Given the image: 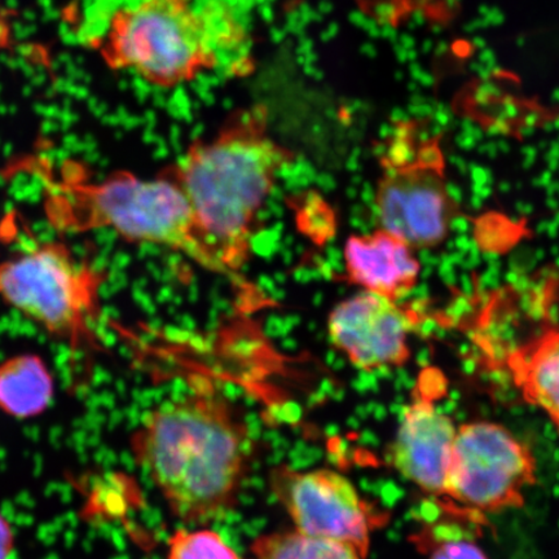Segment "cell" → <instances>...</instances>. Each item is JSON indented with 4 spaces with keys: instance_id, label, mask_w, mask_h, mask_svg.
Returning <instances> with one entry per match:
<instances>
[{
    "instance_id": "cell-4",
    "label": "cell",
    "mask_w": 559,
    "mask_h": 559,
    "mask_svg": "<svg viewBox=\"0 0 559 559\" xmlns=\"http://www.w3.org/2000/svg\"><path fill=\"white\" fill-rule=\"evenodd\" d=\"M45 212L62 234L108 230L131 243L178 251L216 274L228 272L209 243L191 202L169 174L142 179L120 171L100 180L45 177Z\"/></svg>"
},
{
    "instance_id": "cell-14",
    "label": "cell",
    "mask_w": 559,
    "mask_h": 559,
    "mask_svg": "<svg viewBox=\"0 0 559 559\" xmlns=\"http://www.w3.org/2000/svg\"><path fill=\"white\" fill-rule=\"evenodd\" d=\"M254 559H365L358 551L337 542L283 531L258 537L251 544Z\"/></svg>"
},
{
    "instance_id": "cell-13",
    "label": "cell",
    "mask_w": 559,
    "mask_h": 559,
    "mask_svg": "<svg viewBox=\"0 0 559 559\" xmlns=\"http://www.w3.org/2000/svg\"><path fill=\"white\" fill-rule=\"evenodd\" d=\"M55 395V380L37 354H19L0 362V411L25 419L45 414Z\"/></svg>"
},
{
    "instance_id": "cell-11",
    "label": "cell",
    "mask_w": 559,
    "mask_h": 559,
    "mask_svg": "<svg viewBox=\"0 0 559 559\" xmlns=\"http://www.w3.org/2000/svg\"><path fill=\"white\" fill-rule=\"evenodd\" d=\"M344 258L349 284L395 302L411 295L421 274L415 249L381 228L349 236Z\"/></svg>"
},
{
    "instance_id": "cell-10",
    "label": "cell",
    "mask_w": 559,
    "mask_h": 559,
    "mask_svg": "<svg viewBox=\"0 0 559 559\" xmlns=\"http://www.w3.org/2000/svg\"><path fill=\"white\" fill-rule=\"evenodd\" d=\"M419 323L415 307L361 292L334 307L328 334L355 368L370 373L409 360V337Z\"/></svg>"
},
{
    "instance_id": "cell-15",
    "label": "cell",
    "mask_w": 559,
    "mask_h": 559,
    "mask_svg": "<svg viewBox=\"0 0 559 559\" xmlns=\"http://www.w3.org/2000/svg\"><path fill=\"white\" fill-rule=\"evenodd\" d=\"M167 559H243L214 531H177L169 543Z\"/></svg>"
},
{
    "instance_id": "cell-5",
    "label": "cell",
    "mask_w": 559,
    "mask_h": 559,
    "mask_svg": "<svg viewBox=\"0 0 559 559\" xmlns=\"http://www.w3.org/2000/svg\"><path fill=\"white\" fill-rule=\"evenodd\" d=\"M104 271L66 243L41 241L0 262V300L73 355L102 345Z\"/></svg>"
},
{
    "instance_id": "cell-12",
    "label": "cell",
    "mask_w": 559,
    "mask_h": 559,
    "mask_svg": "<svg viewBox=\"0 0 559 559\" xmlns=\"http://www.w3.org/2000/svg\"><path fill=\"white\" fill-rule=\"evenodd\" d=\"M504 368L524 402L544 412L559 435V326L510 349Z\"/></svg>"
},
{
    "instance_id": "cell-8",
    "label": "cell",
    "mask_w": 559,
    "mask_h": 559,
    "mask_svg": "<svg viewBox=\"0 0 559 559\" xmlns=\"http://www.w3.org/2000/svg\"><path fill=\"white\" fill-rule=\"evenodd\" d=\"M270 486L300 533L347 545L366 558L377 520L344 475L330 469L298 472L277 466Z\"/></svg>"
},
{
    "instance_id": "cell-16",
    "label": "cell",
    "mask_w": 559,
    "mask_h": 559,
    "mask_svg": "<svg viewBox=\"0 0 559 559\" xmlns=\"http://www.w3.org/2000/svg\"><path fill=\"white\" fill-rule=\"evenodd\" d=\"M425 545L429 549L430 559H487L477 544L460 537H440Z\"/></svg>"
},
{
    "instance_id": "cell-9",
    "label": "cell",
    "mask_w": 559,
    "mask_h": 559,
    "mask_svg": "<svg viewBox=\"0 0 559 559\" xmlns=\"http://www.w3.org/2000/svg\"><path fill=\"white\" fill-rule=\"evenodd\" d=\"M445 388L444 376L436 368L425 369L418 376L414 396L404 409L390 457L403 477L436 498L447 513L459 519L449 498L457 428L436 404L445 394Z\"/></svg>"
},
{
    "instance_id": "cell-1",
    "label": "cell",
    "mask_w": 559,
    "mask_h": 559,
    "mask_svg": "<svg viewBox=\"0 0 559 559\" xmlns=\"http://www.w3.org/2000/svg\"><path fill=\"white\" fill-rule=\"evenodd\" d=\"M253 445L233 404L207 384L157 405L131 437L138 465L171 512L190 523L207 522L235 506Z\"/></svg>"
},
{
    "instance_id": "cell-6",
    "label": "cell",
    "mask_w": 559,
    "mask_h": 559,
    "mask_svg": "<svg viewBox=\"0 0 559 559\" xmlns=\"http://www.w3.org/2000/svg\"><path fill=\"white\" fill-rule=\"evenodd\" d=\"M442 136L416 121L396 123L380 155L374 192L379 228L411 248L432 249L451 233L459 206L447 183Z\"/></svg>"
},
{
    "instance_id": "cell-2",
    "label": "cell",
    "mask_w": 559,
    "mask_h": 559,
    "mask_svg": "<svg viewBox=\"0 0 559 559\" xmlns=\"http://www.w3.org/2000/svg\"><path fill=\"white\" fill-rule=\"evenodd\" d=\"M264 105L236 110L212 139L195 140L166 173L194 210L206 239L233 276L249 262L258 215L296 153L270 134Z\"/></svg>"
},
{
    "instance_id": "cell-17",
    "label": "cell",
    "mask_w": 559,
    "mask_h": 559,
    "mask_svg": "<svg viewBox=\"0 0 559 559\" xmlns=\"http://www.w3.org/2000/svg\"><path fill=\"white\" fill-rule=\"evenodd\" d=\"M13 537L12 527L9 521L0 514V559H9L13 550Z\"/></svg>"
},
{
    "instance_id": "cell-3",
    "label": "cell",
    "mask_w": 559,
    "mask_h": 559,
    "mask_svg": "<svg viewBox=\"0 0 559 559\" xmlns=\"http://www.w3.org/2000/svg\"><path fill=\"white\" fill-rule=\"evenodd\" d=\"M97 20L91 44L105 62L163 88L194 81L243 45L233 13L207 0H116Z\"/></svg>"
},
{
    "instance_id": "cell-7",
    "label": "cell",
    "mask_w": 559,
    "mask_h": 559,
    "mask_svg": "<svg viewBox=\"0 0 559 559\" xmlns=\"http://www.w3.org/2000/svg\"><path fill=\"white\" fill-rule=\"evenodd\" d=\"M535 484L534 453L504 426L477 421L457 428L449 498L460 520L480 526L486 514L522 508L524 491Z\"/></svg>"
}]
</instances>
